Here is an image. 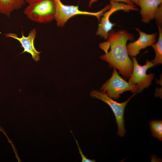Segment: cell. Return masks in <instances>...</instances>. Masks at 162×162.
<instances>
[{"mask_svg": "<svg viewBox=\"0 0 162 162\" xmlns=\"http://www.w3.org/2000/svg\"><path fill=\"white\" fill-rule=\"evenodd\" d=\"M149 126L152 137L162 142V120H151L150 122Z\"/></svg>", "mask_w": 162, "mask_h": 162, "instance_id": "cell-13", "label": "cell"}, {"mask_svg": "<svg viewBox=\"0 0 162 162\" xmlns=\"http://www.w3.org/2000/svg\"><path fill=\"white\" fill-rule=\"evenodd\" d=\"M106 42L100 43V47L105 52L100 58L107 62L111 67L117 69L119 73L126 79H129L132 73L133 64L129 57L127 49L128 40H134V36L124 30L115 31L112 30L108 34Z\"/></svg>", "mask_w": 162, "mask_h": 162, "instance_id": "cell-1", "label": "cell"}, {"mask_svg": "<svg viewBox=\"0 0 162 162\" xmlns=\"http://www.w3.org/2000/svg\"><path fill=\"white\" fill-rule=\"evenodd\" d=\"M162 2V0H138L142 21L148 23L154 18L156 11Z\"/></svg>", "mask_w": 162, "mask_h": 162, "instance_id": "cell-10", "label": "cell"}, {"mask_svg": "<svg viewBox=\"0 0 162 162\" xmlns=\"http://www.w3.org/2000/svg\"><path fill=\"white\" fill-rule=\"evenodd\" d=\"M159 35L157 42L151 46L154 49L155 54L154 58L151 61L154 66L162 63V29L161 26L158 25Z\"/></svg>", "mask_w": 162, "mask_h": 162, "instance_id": "cell-12", "label": "cell"}, {"mask_svg": "<svg viewBox=\"0 0 162 162\" xmlns=\"http://www.w3.org/2000/svg\"><path fill=\"white\" fill-rule=\"evenodd\" d=\"M162 5H160L155 13L154 18H155L158 25L161 26L162 23Z\"/></svg>", "mask_w": 162, "mask_h": 162, "instance_id": "cell-14", "label": "cell"}, {"mask_svg": "<svg viewBox=\"0 0 162 162\" xmlns=\"http://www.w3.org/2000/svg\"><path fill=\"white\" fill-rule=\"evenodd\" d=\"M101 92L112 98L117 99L124 92L131 91L133 93H137L136 87L127 82L121 77L116 69L114 68L110 78L100 88Z\"/></svg>", "mask_w": 162, "mask_h": 162, "instance_id": "cell-6", "label": "cell"}, {"mask_svg": "<svg viewBox=\"0 0 162 162\" xmlns=\"http://www.w3.org/2000/svg\"><path fill=\"white\" fill-rule=\"evenodd\" d=\"M132 58L133 70L128 82L136 87L137 93H139L151 84L154 74L152 73L147 74L146 72L148 69L154 66L152 61L148 59L146 60L144 65H141L135 57Z\"/></svg>", "mask_w": 162, "mask_h": 162, "instance_id": "cell-5", "label": "cell"}, {"mask_svg": "<svg viewBox=\"0 0 162 162\" xmlns=\"http://www.w3.org/2000/svg\"><path fill=\"white\" fill-rule=\"evenodd\" d=\"M114 1L119 2H121L125 3L127 4L131 5L133 6L136 7L134 4L132 2L131 0H113Z\"/></svg>", "mask_w": 162, "mask_h": 162, "instance_id": "cell-16", "label": "cell"}, {"mask_svg": "<svg viewBox=\"0 0 162 162\" xmlns=\"http://www.w3.org/2000/svg\"><path fill=\"white\" fill-rule=\"evenodd\" d=\"M56 7L54 20L57 26L63 27L68 20L71 17L78 15H85L94 16L100 21V17L105 11L108 10L111 5L108 4L100 10L93 12L83 11L79 10L78 6L64 4L61 0H53Z\"/></svg>", "mask_w": 162, "mask_h": 162, "instance_id": "cell-3", "label": "cell"}, {"mask_svg": "<svg viewBox=\"0 0 162 162\" xmlns=\"http://www.w3.org/2000/svg\"><path fill=\"white\" fill-rule=\"evenodd\" d=\"M71 133H72V132ZM73 135V134L72 133ZM73 136L74 137V139L75 140L76 142V144H77V147L79 150V152L80 154L81 155V158H82V162H94L95 161V160H91V159H89L87 158L84 155V154H83L82 150H81L78 142L77 140H76L74 136L73 135Z\"/></svg>", "mask_w": 162, "mask_h": 162, "instance_id": "cell-15", "label": "cell"}, {"mask_svg": "<svg viewBox=\"0 0 162 162\" xmlns=\"http://www.w3.org/2000/svg\"><path fill=\"white\" fill-rule=\"evenodd\" d=\"M36 33V29L34 28L30 31L28 36L27 37L24 36L22 32L21 37H18L16 34L13 33H6L4 34V35L7 37L11 38L18 40L24 49L21 54L27 52L31 55L34 61L37 62L40 60V52L38 51L34 45V40Z\"/></svg>", "mask_w": 162, "mask_h": 162, "instance_id": "cell-8", "label": "cell"}, {"mask_svg": "<svg viewBox=\"0 0 162 162\" xmlns=\"http://www.w3.org/2000/svg\"><path fill=\"white\" fill-rule=\"evenodd\" d=\"M140 34L138 39L127 45L128 54L131 57H135L140 53V50L152 45L156 40L157 33L147 34L137 28H135Z\"/></svg>", "mask_w": 162, "mask_h": 162, "instance_id": "cell-9", "label": "cell"}, {"mask_svg": "<svg viewBox=\"0 0 162 162\" xmlns=\"http://www.w3.org/2000/svg\"><path fill=\"white\" fill-rule=\"evenodd\" d=\"M132 2L134 4H135L136 5H138V0H131Z\"/></svg>", "mask_w": 162, "mask_h": 162, "instance_id": "cell-19", "label": "cell"}, {"mask_svg": "<svg viewBox=\"0 0 162 162\" xmlns=\"http://www.w3.org/2000/svg\"><path fill=\"white\" fill-rule=\"evenodd\" d=\"M111 7L108 11L104 12L96 34L99 35L105 39H107L109 32L112 30V28L115 25V23L111 22L110 20V15L113 13L118 10H122L128 12L130 10H138L136 7L130 5L110 0Z\"/></svg>", "mask_w": 162, "mask_h": 162, "instance_id": "cell-7", "label": "cell"}, {"mask_svg": "<svg viewBox=\"0 0 162 162\" xmlns=\"http://www.w3.org/2000/svg\"><path fill=\"white\" fill-rule=\"evenodd\" d=\"M38 0H24L25 1L28 3V4H32Z\"/></svg>", "mask_w": 162, "mask_h": 162, "instance_id": "cell-17", "label": "cell"}, {"mask_svg": "<svg viewBox=\"0 0 162 162\" xmlns=\"http://www.w3.org/2000/svg\"><path fill=\"white\" fill-rule=\"evenodd\" d=\"M25 2L24 0H0V14L9 17L13 11L21 8Z\"/></svg>", "mask_w": 162, "mask_h": 162, "instance_id": "cell-11", "label": "cell"}, {"mask_svg": "<svg viewBox=\"0 0 162 162\" xmlns=\"http://www.w3.org/2000/svg\"><path fill=\"white\" fill-rule=\"evenodd\" d=\"M56 11L53 0H39L29 4L24 14L30 20L40 23H46L54 19Z\"/></svg>", "mask_w": 162, "mask_h": 162, "instance_id": "cell-2", "label": "cell"}, {"mask_svg": "<svg viewBox=\"0 0 162 162\" xmlns=\"http://www.w3.org/2000/svg\"><path fill=\"white\" fill-rule=\"evenodd\" d=\"M98 0H90L89 2V6L91 7L92 4L95 2H97Z\"/></svg>", "mask_w": 162, "mask_h": 162, "instance_id": "cell-18", "label": "cell"}, {"mask_svg": "<svg viewBox=\"0 0 162 162\" xmlns=\"http://www.w3.org/2000/svg\"><path fill=\"white\" fill-rule=\"evenodd\" d=\"M136 94L134 93L127 100L120 103L113 100L112 98L100 91L92 90L90 92V95L92 97L104 101L110 107L114 114L117 125V134L120 137L123 136L126 132L124 119L125 107L128 102Z\"/></svg>", "mask_w": 162, "mask_h": 162, "instance_id": "cell-4", "label": "cell"}]
</instances>
